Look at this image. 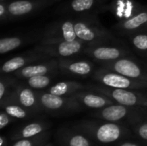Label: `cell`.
I'll return each instance as SVG.
<instances>
[{
    "mask_svg": "<svg viewBox=\"0 0 147 146\" xmlns=\"http://www.w3.org/2000/svg\"><path fill=\"white\" fill-rule=\"evenodd\" d=\"M73 129L86 134L94 142L101 145L115 144L130 139L134 134L132 129L121 123L105 120H84L75 125Z\"/></svg>",
    "mask_w": 147,
    "mask_h": 146,
    "instance_id": "1",
    "label": "cell"
},
{
    "mask_svg": "<svg viewBox=\"0 0 147 146\" xmlns=\"http://www.w3.org/2000/svg\"><path fill=\"white\" fill-rule=\"evenodd\" d=\"M145 108L129 107L121 104H111L92 114V117L101 120L121 123L124 120H127L131 124L147 117Z\"/></svg>",
    "mask_w": 147,
    "mask_h": 146,
    "instance_id": "2",
    "label": "cell"
},
{
    "mask_svg": "<svg viewBox=\"0 0 147 146\" xmlns=\"http://www.w3.org/2000/svg\"><path fill=\"white\" fill-rule=\"evenodd\" d=\"M90 89L93 91L107 96L115 103L129 107L145 108L147 109V95L138 92L137 90L114 89L107 86H92Z\"/></svg>",
    "mask_w": 147,
    "mask_h": 146,
    "instance_id": "3",
    "label": "cell"
},
{
    "mask_svg": "<svg viewBox=\"0 0 147 146\" xmlns=\"http://www.w3.org/2000/svg\"><path fill=\"white\" fill-rule=\"evenodd\" d=\"M95 78L102 85L114 89L138 90L147 88L146 81L133 79L115 71H109L108 69H101L96 71L95 74Z\"/></svg>",
    "mask_w": 147,
    "mask_h": 146,
    "instance_id": "4",
    "label": "cell"
},
{
    "mask_svg": "<svg viewBox=\"0 0 147 146\" xmlns=\"http://www.w3.org/2000/svg\"><path fill=\"white\" fill-rule=\"evenodd\" d=\"M37 96L41 108L51 113L78 111L83 108L71 96H60L49 92L40 93Z\"/></svg>",
    "mask_w": 147,
    "mask_h": 146,
    "instance_id": "5",
    "label": "cell"
},
{
    "mask_svg": "<svg viewBox=\"0 0 147 146\" xmlns=\"http://www.w3.org/2000/svg\"><path fill=\"white\" fill-rule=\"evenodd\" d=\"M83 48L81 40H76L74 41H45L42 46L35 48V51L48 56L69 57L78 53Z\"/></svg>",
    "mask_w": 147,
    "mask_h": 146,
    "instance_id": "6",
    "label": "cell"
},
{
    "mask_svg": "<svg viewBox=\"0 0 147 146\" xmlns=\"http://www.w3.org/2000/svg\"><path fill=\"white\" fill-rule=\"evenodd\" d=\"M105 67L127 77L147 82V68L130 59L121 58L106 62Z\"/></svg>",
    "mask_w": 147,
    "mask_h": 146,
    "instance_id": "7",
    "label": "cell"
},
{
    "mask_svg": "<svg viewBox=\"0 0 147 146\" xmlns=\"http://www.w3.org/2000/svg\"><path fill=\"white\" fill-rule=\"evenodd\" d=\"M82 107H86L93 109H101L109 105L115 103L112 99L105 95L100 93L84 92L83 90L78 91L71 96Z\"/></svg>",
    "mask_w": 147,
    "mask_h": 146,
    "instance_id": "8",
    "label": "cell"
},
{
    "mask_svg": "<svg viewBox=\"0 0 147 146\" xmlns=\"http://www.w3.org/2000/svg\"><path fill=\"white\" fill-rule=\"evenodd\" d=\"M74 28L77 37L83 41L92 42L110 37L109 33L97 28L88 25L84 22H78L74 23Z\"/></svg>",
    "mask_w": 147,
    "mask_h": 146,
    "instance_id": "9",
    "label": "cell"
},
{
    "mask_svg": "<svg viewBox=\"0 0 147 146\" xmlns=\"http://www.w3.org/2000/svg\"><path fill=\"white\" fill-rule=\"evenodd\" d=\"M49 129V124L44 121H35L28 123L16 131L13 132L10 135V140L16 141L23 139H29L38 136L46 133Z\"/></svg>",
    "mask_w": 147,
    "mask_h": 146,
    "instance_id": "10",
    "label": "cell"
},
{
    "mask_svg": "<svg viewBox=\"0 0 147 146\" xmlns=\"http://www.w3.org/2000/svg\"><path fill=\"white\" fill-rule=\"evenodd\" d=\"M59 139L62 146H93L94 142L86 134L75 129L61 131Z\"/></svg>",
    "mask_w": 147,
    "mask_h": 146,
    "instance_id": "11",
    "label": "cell"
},
{
    "mask_svg": "<svg viewBox=\"0 0 147 146\" xmlns=\"http://www.w3.org/2000/svg\"><path fill=\"white\" fill-rule=\"evenodd\" d=\"M87 52L94 59L103 62H110L121 59L126 54L123 49L114 46H96L89 49Z\"/></svg>",
    "mask_w": 147,
    "mask_h": 146,
    "instance_id": "12",
    "label": "cell"
},
{
    "mask_svg": "<svg viewBox=\"0 0 147 146\" xmlns=\"http://www.w3.org/2000/svg\"><path fill=\"white\" fill-rule=\"evenodd\" d=\"M16 100V104L22 106L32 113L37 112L40 108H41L37 95H35L33 90L28 88L20 89L17 91Z\"/></svg>",
    "mask_w": 147,
    "mask_h": 146,
    "instance_id": "13",
    "label": "cell"
},
{
    "mask_svg": "<svg viewBox=\"0 0 147 146\" xmlns=\"http://www.w3.org/2000/svg\"><path fill=\"white\" fill-rule=\"evenodd\" d=\"M84 86L77 82H59L49 89V93L60 96H71L74 93L83 90Z\"/></svg>",
    "mask_w": 147,
    "mask_h": 146,
    "instance_id": "14",
    "label": "cell"
},
{
    "mask_svg": "<svg viewBox=\"0 0 147 146\" xmlns=\"http://www.w3.org/2000/svg\"><path fill=\"white\" fill-rule=\"evenodd\" d=\"M55 63L52 65L48 64H41V65H28L19 69L16 72V76L22 78H30L32 77L46 75L47 72L51 71L54 69Z\"/></svg>",
    "mask_w": 147,
    "mask_h": 146,
    "instance_id": "15",
    "label": "cell"
},
{
    "mask_svg": "<svg viewBox=\"0 0 147 146\" xmlns=\"http://www.w3.org/2000/svg\"><path fill=\"white\" fill-rule=\"evenodd\" d=\"M61 67L64 71L74 75L86 76L92 71V65L87 61H62Z\"/></svg>",
    "mask_w": 147,
    "mask_h": 146,
    "instance_id": "16",
    "label": "cell"
},
{
    "mask_svg": "<svg viewBox=\"0 0 147 146\" xmlns=\"http://www.w3.org/2000/svg\"><path fill=\"white\" fill-rule=\"evenodd\" d=\"M147 25V11L140 12L121 23V28L125 30H135Z\"/></svg>",
    "mask_w": 147,
    "mask_h": 146,
    "instance_id": "17",
    "label": "cell"
},
{
    "mask_svg": "<svg viewBox=\"0 0 147 146\" xmlns=\"http://www.w3.org/2000/svg\"><path fill=\"white\" fill-rule=\"evenodd\" d=\"M34 9V3L28 0L12 2L8 6V11L12 15H22L28 14Z\"/></svg>",
    "mask_w": 147,
    "mask_h": 146,
    "instance_id": "18",
    "label": "cell"
},
{
    "mask_svg": "<svg viewBox=\"0 0 147 146\" xmlns=\"http://www.w3.org/2000/svg\"><path fill=\"white\" fill-rule=\"evenodd\" d=\"M3 110L16 120H22L28 117L32 112L16 103H6L1 105Z\"/></svg>",
    "mask_w": 147,
    "mask_h": 146,
    "instance_id": "19",
    "label": "cell"
},
{
    "mask_svg": "<svg viewBox=\"0 0 147 146\" xmlns=\"http://www.w3.org/2000/svg\"><path fill=\"white\" fill-rule=\"evenodd\" d=\"M59 31H60V35L58 37L57 40L52 41H60V40L74 41L78 38L75 32L74 23H72L71 21H65V22H63L59 27Z\"/></svg>",
    "mask_w": 147,
    "mask_h": 146,
    "instance_id": "20",
    "label": "cell"
},
{
    "mask_svg": "<svg viewBox=\"0 0 147 146\" xmlns=\"http://www.w3.org/2000/svg\"><path fill=\"white\" fill-rule=\"evenodd\" d=\"M49 139V133L46 132L38 136L29 139H23L14 141L11 146H43Z\"/></svg>",
    "mask_w": 147,
    "mask_h": 146,
    "instance_id": "21",
    "label": "cell"
},
{
    "mask_svg": "<svg viewBox=\"0 0 147 146\" xmlns=\"http://www.w3.org/2000/svg\"><path fill=\"white\" fill-rule=\"evenodd\" d=\"M27 60H28V59L22 57V56H18V57L10 59L9 60L6 61L3 65L2 71L3 73H10V72L16 71L24 66V65L27 63Z\"/></svg>",
    "mask_w": 147,
    "mask_h": 146,
    "instance_id": "22",
    "label": "cell"
},
{
    "mask_svg": "<svg viewBox=\"0 0 147 146\" xmlns=\"http://www.w3.org/2000/svg\"><path fill=\"white\" fill-rule=\"evenodd\" d=\"M22 43V39L18 37H6L0 40V53L4 54L19 47Z\"/></svg>",
    "mask_w": 147,
    "mask_h": 146,
    "instance_id": "23",
    "label": "cell"
},
{
    "mask_svg": "<svg viewBox=\"0 0 147 146\" xmlns=\"http://www.w3.org/2000/svg\"><path fill=\"white\" fill-rule=\"evenodd\" d=\"M131 128L140 140L147 143V117L132 123Z\"/></svg>",
    "mask_w": 147,
    "mask_h": 146,
    "instance_id": "24",
    "label": "cell"
},
{
    "mask_svg": "<svg viewBox=\"0 0 147 146\" xmlns=\"http://www.w3.org/2000/svg\"><path fill=\"white\" fill-rule=\"evenodd\" d=\"M50 82L51 80L49 77L46 75H40V76H35V77L28 78L27 83L32 89H44L47 87L50 84Z\"/></svg>",
    "mask_w": 147,
    "mask_h": 146,
    "instance_id": "25",
    "label": "cell"
},
{
    "mask_svg": "<svg viewBox=\"0 0 147 146\" xmlns=\"http://www.w3.org/2000/svg\"><path fill=\"white\" fill-rule=\"evenodd\" d=\"M94 3L95 0H73L71 6L73 10L81 12L91 9Z\"/></svg>",
    "mask_w": 147,
    "mask_h": 146,
    "instance_id": "26",
    "label": "cell"
},
{
    "mask_svg": "<svg viewBox=\"0 0 147 146\" xmlns=\"http://www.w3.org/2000/svg\"><path fill=\"white\" fill-rule=\"evenodd\" d=\"M134 47L141 52H147V34H140L132 39Z\"/></svg>",
    "mask_w": 147,
    "mask_h": 146,
    "instance_id": "27",
    "label": "cell"
},
{
    "mask_svg": "<svg viewBox=\"0 0 147 146\" xmlns=\"http://www.w3.org/2000/svg\"><path fill=\"white\" fill-rule=\"evenodd\" d=\"M16 119L9 116L5 111H2L0 113V129L5 128L8 125H9L12 122H15Z\"/></svg>",
    "mask_w": 147,
    "mask_h": 146,
    "instance_id": "28",
    "label": "cell"
},
{
    "mask_svg": "<svg viewBox=\"0 0 147 146\" xmlns=\"http://www.w3.org/2000/svg\"><path fill=\"white\" fill-rule=\"evenodd\" d=\"M115 146H142L140 145V144L138 143H135V142H132V141H127L126 139L124 140H121L120 142L117 143V145H115Z\"/></svg>",
    "mask_w": 147,
    "mask_h": 146,
    "instance_id": "29",
    "label": "cell"
},
{
    "mask_svg": "<svg viewBox=\"0 0 147 146\" xmlns=\"http://www.w3.org/2000/svg\"><path fill=\"white\" fill-rule=\"evenodd\" d=\"M6 93H7L6 87L4 85V83L2 81V82H0V100L1 101H3L4 99Z\"/></svg>",
    "mask_w": 147,
    "mask_h": 146,
    "instance_id": "30",
    "label": "cell"
},
{
    "mask_svg": "<svg viewBox=\"0 0 147 146\" xmlns=\"http://www.w3.org/2000/svg\"><path fill=\"white\" fill-rule=\"evenodd\" d=\"M0 146H7V139L3 135H2L0 138Z\"/></svg>",
    "mask_w": 147,
    "mask_h": 146,
    "instance_id": "31",
    "label": "cell"
},
{
    "mask_svg": "<svg viewBox=\"0 0 147 146\" xmlns=\"http://www.w3.org/2000/svg\"><path fill=\"white\" fill-rule=\"evenodd\" d=\"M5 15V8H4V5L3 3L0 4V16L3 18Z\"/></svg>",
    "mask_w": 147,
    "mask_h": 146,
    "instance_id": "32",
    "label": "cell"
},
{
    "mask_svg": "<svg viewBox=\"0 0 147 146\" xmlns=\"http://www.w3.org/2000/svg\"><path fill=\"white\" fill-rule=\"evenodd\" d=\"M43 146H53V145H52V144H46L45 145Z\"/></svg>",
    "mask_w": 147,
    "mask_h": 146,
    "instance_id": "33",
    "label": "cell"
},
{
    "mask_svg": "<svg viewBox=\"0 0 147 146\" xmlns=\"http://www.w3.org/2000/svg\"><path fill=\"white\" fill-rule=\"evenodd\" d=\"M1 1H3V0H1Z\"/></svg>",
    "mask_w": 147,
    "mask_h": 146,
    "instance_id": "34",
    "label": "cell"
}]
</instances>
